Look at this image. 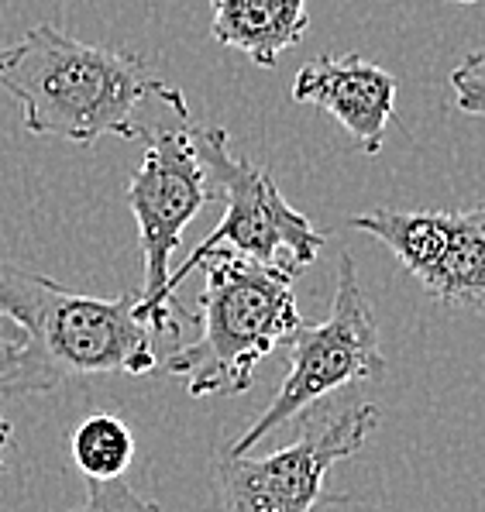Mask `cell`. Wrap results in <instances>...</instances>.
I'll return each mask as SVG.
<instances>
[{"instance_id": "cell-5", "label": "cell", "mask_w": 485, "mask_h": 512, "mask_svg": "<svg viewBox=\"0 0 485 512\" xmlns=\"http://www.w3.org/2000/svg\"><path fill=\"white\" fill-rule=\"evenodd\" d=\"M375 427L379 409L351 403L307 420L293 444L265 458L224 447L210 461L217 512H317L324 502H341L327 495V475L334 464L355 458Z\"/></svg>"}, {"instance_id": "cell-14", "label": "cell", "mask_w": 485, "mask_h": 512, "mask_svg": "<svg viewBox=\"0 0 485 512\" xmlns=\"http://www.w3.org/2000/svg\"><path fill=\"white\" fill-rule=\"evenodd\" d=\"M21 344H25V330H21L4 310H0V361L11 358V354L18 351Z\"/></svg>"}, {"instance_id": "cell-7", "label": "cell", "mask_w": 485, "mask_h": 512, "mask_svg": "<svg viewBox=\"0 0 485 512\" xmlns=\"http://www.w3.org/2000/svg\"><path fill=\"white\" fill-rule=\"evenodd\" d=\"M145 159L124 186L128 207L138 224V244L145 258V282L138 289V317L155 330L159 296L172 275V251H176L190 220L207 203H214L207 186L193 128H152L148 131Z\"/></svg>"}, {"instance_id": "cell-2", "label": "cell", "mask_w": 485, "mask_h": 512, "mask_svg": "<svg viewBox=\"0 0 485 512\" xmlns=\"http://www.w3.org/2000/svg\"><path fill=\"white\" fill-rule=\"evenodd\" d=\"M0 310L25 344L0 361V396H35L90 375H145L159 365L138 293L100 299L0 262Z\"/></svg>"}, {"instance_id": "cell-1", "label": "cell", "mask_w": 485, "mask_h": 512, "mask_svg": "<svg viewBox=\"0 0 485 512\" xmlns=\"http://www.w3.org/2000/svg\"><path fill=\"white\" fill-rule=\"evenodd\" d=\"M0 90L21 107L31 135L76 145L104 135L145 138L152 131L142 121L148 104L190 121L186 97L145 59L80 42L56 25H35L0 49Z\"/></svg>"}, {"instance_id": "cell-13", "label": "cell", "mask_w": 485, "mask_h": 512, "mask_svg": "<svg viewBox=\"0 0 485 512\" xmlns=\"http://www.w3.org/2000/svg\"><path fill=\"white\" fill-rule=\"evenodd\" d=\"M451 93L455 107L468 117H485V49L468 52L451 69Z\"/></svg>"}, {"instance_id": "cell-16", "label": "cell", "mask_w": 485, "mask_h": 512, "mask_svg": "<svg viewBox=\"0 0 485 512\" xmlns=\"http://www.w3.org/2000/svg\"><path fill=\"white\" fill-rule=\"evenodd\" d=\"M458 4H475V0H458Z\"/></svg>"}, {"instance_id": "cell-8", "label": "cell", "mask_w": 485, "mask_h": 512, "mask_svg": "<svg viewBox=\"0 0 485 512\" xmlns=\"http://www.w3.org/2000/svg\"><path fill=\"white\" fill-rule=\"evenodd\" d=\"M348 224L386 244L441 306L485 317V200L468 210H365Z\"/></svg>"}, {"instance_id": "cell-10", "label": "cell", "mask_w": 485, "mask_h": 512, "mask_svg": "<svg viewBox=\"0 0 485 512\" xmlns=\"http://www.w3.org/2000/svg\"><path fill=\"white\" fill-rule=\"evenodd\" d=\"M210 31L221 45L272 69L310 28L307 0H210Z\"/></svg>"}, {"instance_id": "cell-11", "label": "cell", "mask_w": 485, "mask_h": 512, "mask_svg": "<svg viewBox=\"0 0 485 512\" xmlns=\"http://www.w3.org/2000/svg\"><path fill=\"white\" fill-rule=\"evenodd\" d=\"M69 458L86 482H117L135 461V433L111 413H93L69 433Z\"/></svg>"}, {"instance_id": "cell-4", "label": "cell", "mask_w": 485, "mask_h": 512, "mask_svg": "<svg viewBox=\"0 0 485 512\" xmlns=\"http://www.w3.org/2000/svg\"><path fill=\"white\" fill-rule=\"evenodd\" d=\"M193 145H197V155L207 169L210 196L224 203V214L214 231L183 258V265L172 269L159 296L155 334H176L179 330L172 296L183 286L186 275L197 272L210 255H238L245 262L269 265V269H279L296 279L317 262L327 241L324 231H317L307 220V214L289 207L276 179L262 165L231 152L224 128H193Z\"/></svg>"}, {"instance_id": "cell-3", "label": "cell", "mask_w": 485, "mask_h": 512, "mask_svg": "<svg viewBox=\"0 0 485 512\" xmlns=\"http://www.w3.org/2000/svg\"><path fill=\"white\" fill-rule=\"evenodd\" d=\"M200 269L207 272L197 299L200 334L169 354L166 372L183 378L193 399L248 392L255 368L303 327L293 275L238 255H210Z\"/></svg>"}, {"instance_id": "cell-6", "label": "cell", "mask_w": 485, "mask_h": 512, "mask_svg": "<svg viewBox=\"0 0 485 512\" xmlns=\"http://www.w3.org/2000/svg\"><path fill=\"white\" fill-rule=\"evenodd\" d=\"M382 372H386V358H382L379 327H375L372 306L362 293L355 262L344 251L338 258V286H334L331 313L320 324L300 327V334L289 344V368L272 403L255 416V423L238 440H231L228 451L248 454L258 440L296 420L303 409L334 396L338 389L362 382V378H379Z\"/></svg>"}, {"instance_id": "cell-12", "label": "cell", "mask_w": 485, "mask_h": 512, "mask_svg": "<svg viewBox=\"0 0 485 512\" xmlns=\"http://www.w3.org/2000/svg\"><path fill=\"white\" fill-rule=\"evenodd\" d=\"M69 512H162V506L117 478V482H86V499Z\"/></svg>"}, {"instance_id": "cell-9", "label": "cell", "mask_w": 485, "mask_h": 512, "mask_svg": "<svg viewBox=\"0 0 485 512\" xmlns=\"http://www.w3.org/2000/svg\"><path fill=\"white\" fill-rule=\"evenodd\" d=\"M293 100L320 107L348 131L358 152L379 155L396 110V80L362 55H320L293 80Z\"/></svg>"}, {"instance_id": "cell-15", "label": "cell", "mask_w": 485, "mask_h": 512, "mask_svg": "<svg viewBox=\"0 0 485 512\" xmlns=\"http://www.w3.org/2000/svg\"><path fill=\"white\" fill-rule=\"evenodd\" d=\"M11 444V423H7V416L0 413V471H4V447Z\"/></svg>"}]
</instances>
